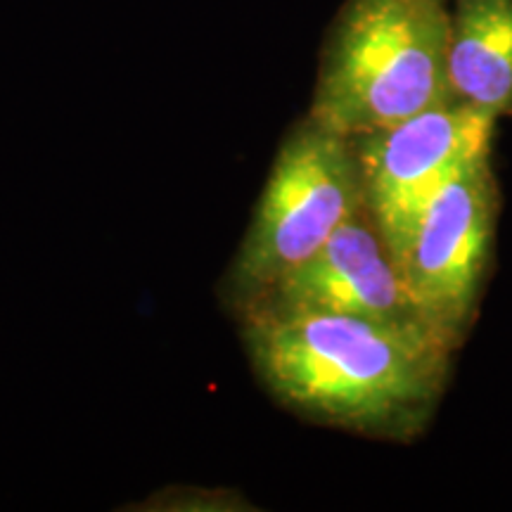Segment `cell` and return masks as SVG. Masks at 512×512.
I'll return each instance as SVG.
<instances>
[{
    "instance_id": "cell-5",
    "label": "cell",
    "mask_w": 512,
    "mask_h": 512,
    "mask_svg": "<svg viewBox=\"0 0 512 512\" xmlns=\"http://www.w3.org/2000/svg\"><path fill=\"white\" fill-rule=\"evenodd\" d=\"M496 124L498 119L451 98L351 138L363 202L396 264L439 190L472 159L491 155Z\"/></svg>"
},
{
    "instance_id": "cell-2",
    "label": "cell",
    "mask_w": 512,
    "mask_h": 512,
    "mask_svg": "<svg viewBox=\"0 0 512 512\" xmlns=\"http://www.w3.org/2000/svg\"><path fill=\"white\" fill-rule=\"evenodd\" d=\"M448 0H344L332 19L309 117L356 138L451 100Z\"/></svg>"
},
{
    "instance_id": "cell-1",
    "label": "cell",
    "mask_w": 512,
    "mask_h": 512,
    "mask_svg": "<svg viewBox=\"0 0 512 512\" xmlns=\"http://www.w3.org/2000/svg\"><path fill=\"white\" fill-rule=\"evenodd\" d=\"M238 320L249 366L278 406L358 437L415 441L451 375L453 354L437 339L368 318L252 309Z\"/></svg>"
},
{
    "instance_id": "cell-4",
    "label": "cell",
    "mask_w": 512,
    "mask_h": 512,
    "mask_svg": "<svg viewBox=\"0 0 512 512\" xmlns=\"http://www.w3.org/2000/svg\"><path fill=\"white\" fill-rule=\"evenodd\" d=\"M491 155L465 164L434 197L401 259L403 283L425 328L456 354L475 325L496 233Z\"/></svg>"
},
{
    "instance_id": "cell-3",
    "label": "cell",
    "mask_w": 512,
    "mask_h": 512,
    "mask_svg": "<svg viewBox=\"0 0 512 512\" xmlns=\"http://www.w3.org/2000/svg\"><path fill=\"white\" fill-rule=\"evenodd\" d=\"M363 202L354 143L309 114L287 133L219 297L238 318L318 252Z\"/></svg>"
},
{
    "instance_id": "cell-6",
    "label": "cell",
    "mask_w": 512,
    "mask_h": 512,
    "mask_svg": "<svg viewBox=\"0 0 512 512\" xmlns=\"http://www.w3.org/2000/svg\"><path fill=\"white\" fill-rule=\"evenodd\" d=\"M252 309L344 313L432 337L366 207L344 221L309 261L242 313Z\"/></svg>"
},
{
    "instance_id": "cell-7",
    "label": "cell",
    "mask_w": 512,
    "mask_h": 512,
    "mask_svg": "<svg viewBox=\"0 0 512 512\" xmlns=\"http://www.w3.org/2000/svg\"><path fill=\"white\" fill-rule=\"evenodd\" d=\"M446 69L453 100L512 114V0H451Z\"/></svg>"
}]
</instances>
